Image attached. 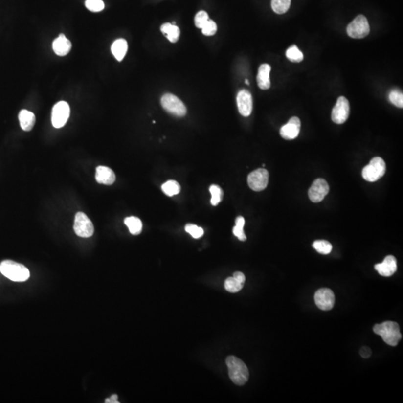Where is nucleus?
Returning a JSON list of instances; mask_svg holds the SVG:
<instances>
[{
  "instance_id": "6ab92c4d",
  "label": "nucleus",
  "mask_w": 403,
  "mask_h": 403,
  "mask_svg": "<svg viewBox=\"0 0 403 403\" xmlns=\"http://www.w3.org/2000/svg\"><path fill=\"white\" fill-rule=\"evenodd\" d=\"M20 124L22 130L29 132L33 129L36 121L35 114L29 111L22 110L19 113Z\"/></svg>"
},
{
  "instance_id": "bb28decb",
  "label": "nucleus",
  "mask_w": 403,
  "mask_h": 403,
  "mask_svg": "<svg viewBox=\"0 0 403 403\" xmlns=\"http://www.w3.org/2000/svg\"><path fill=\"white\" fill-rule=\"evenodd\" d=\"M313 247L319 253L323 254V255H328L333 250V245L329 241H325V240L315 241L313 243Z\"/></svg>"
},
{
  "instance_id": "2f4dec72",
  "label": "nucleus",
  "mask_w": 403,
  "mask_h": 403,
  "mask_svg": "<svg viewBox=\"0 0 403 403\" xmlns=\"http://www.w3.org/2000/svg\"><path fill=\"white\" fill-rule=\"evenodd\" d=\"M185 231L196 239L201 238L204 234L203 228L194 224H187L185 225Z\"/></svg>"
},
{
  "instance_id": "c756f323",
  "label": "nucleus",
  "mask_w": 403,
  "mask_h": 403,
  "mask_svg": "<svg viewBox=\"0 0 403 403\" xmlns=\"http://www.w3.org/2000/svg\"><path fill=\"white\" fill-rule=\"evenodd\" d=\"M85 6L92 12H99L104 9L105 4L103 0H86Z\"/></svg>"
},
{
  "instance_id": "f03ea898",
  "label": "nucleus",
  "mask_w": 403,
  "mask_h": 403,
  "mask_svg": "<svg viewBox=\"0 0 403 403\" xmlns=\"http://www.w3.org/2000/svg\"><path fill=\"white\" fill-rule=\"evenodd\" d=\"M373 332L381 336L387 344L395 347L402 338L400 326L398 323L393 321H385L380 324H376L373 327Z\"/></svg>"
},
{
  "instance_id": "72a5a7b5",
  "label": "nucleus",
  "mask_w": 403,
  "mask_h": 403,
  "mask_svg": "<svg viewBox=\"0 0 403 403\" xmlns=\"http://www.w3.org/2000/svg\"><path fill=\"white\" fill-rule=\"evenodd\" d=\"M208 20H209V17H208L207 12H205V11H199L196 14L195 20H194L196 26L199 28H202L205 24L208 22Z\"/></svg>"
},
{
  "instance_id": "423d86ee",
  "label": "nucleus",
  "mask_w": 403,
  "mask_h": 403,
  "mask_svg": "<svg viewBox=\"0 0 403 403\" xmlns=\"http://www.w3.org/2000/svg\"><path fill=\"white\" fill-rule=\"evenodd\" d=\"M161 103L164 110L177 117H184L187 113L184 103L175 95L166 93L161 97Z\"/></svg>"
},
{
  "instance_id": "9b49d317",
  "label": "nucleus",
  "mask_w": 403,
  "mask_h": 403,
  "mask_svg": "<svg viewBox=\"0 0 403 403\" xmlns=\"http://www.w3.org/2000/svg\"><path fill=\"white\" fill-rule=\"evenodd\" d=\"M315 304L323 311H329L334 307L336 296L329 289H320L315 293Z\"/></svg>"
},
{
  "instance_id": "f704fd0d",
  "label": "nucleus",
  "mask_w": 403,
  "mask_h": 403,
  "mask_svg": "<svg viewBox=\"0 0 403 403\" xmlns=\"http://www.w3.org/2000/svg\"><path fill=\"white\" fill-rule=\"evenodd\" d=\"M360 355L364 358H367L371 356V350L367 347H361L360 350Z\"/></svg>"
},
{
  "instance_id": "e433bc0d",
  "label": "nucleus",
  "mask_w": 403,
  "mask_h": 403,
  "mask_svg": "<svg viewBox=\"0 0 403 403\" xmlns=\"http://www.w3.org/2000/svg\"><path fill=\"white\" fill-rule=\"evenodd\" d=\"M106 403H119L118 397L117 394H113L110 398L106 399Z\"/></svg>"
},
{
  "instance_id": "a878e982",
  "label": "nucleus",
  "mask_w": 403,
  "mask_h": 403,
  "mask_svg": "<svg viewBox=\"0 0 403 403\" xmlns=\"http://www.w3.org/2000/svg\"><path fill=\"white\" fill-rule=\"evenodd\" d=\"M245 225V220L241 216L236 218L235 226L233 228V234L241 241H245L246 236L244 232V226Z\"/></svg>"
},
{
  "instance_id": "f257e3e1",
  "label": "nucleus",
  "mask_w": 403,
  "mask_h": 403,
  "mask_svg": "<svg viewBox=\"0 0 403 403\" xmlns=\"http://www.w3.org/2000/svg\"><path fill=\"white\" fill-rule=\"evenodd\" d=\"M230 379L237 385H244L249 380V370L244 361L235 356H228L225 360Z\"/></svg>"
},
{
  "instance_id": "ddd939ff",
  "label": "nucleus",
  "mask_w": 403,
  "mask_h": 403,
  "mask_svg": "<svg viewBox=\"0 0 403 403\" xmlns=\"http://www.w3.org/2000/svg\"><path fill=\"white\" fill-rule=\"evenodd\" d=\"M238 111L244 117H249L252 112V97L247 90H241L237 95Z\"/></svg>"
},
{
  "instance_id": "cd10ccee",
  "label": "nucleus",
  "mask_w": 403,
  "mask_h": 403,
  "mask_svg": "<svg viewBox=\"0 0 403 403\" xmlns=\"http://www.w3.org/2000/svg\"><path fill=\"white\" fill-rule=\"evenodd\" d=\"M224 287L227 291L230 293H237L243 289L244 284L241 283L235 278L228 277L225 279Z\"/></svg>"
},
{
  "instance_id": "4c0bfd02",
  "label": "nucleus",
  "mask_w": 403,
  "mask_h": 403,
  "mask_svg": "<svg viewBox=\"0 0 403 403\" xmlns=\"http://www.w3.org/2000/svg\"><path fill=\"white\" fill-rule=\"evenodd\" d=\"M245 83H246V85H249V81H248L247 79H246V80H245Z\"/></svg>"
},
{
  "instance_id": "393cba45",
  "label": "nucleus",
  "mask_w": 403,
  "mask_h": 403,
  "mask_svg": "<svg viewBox=\"0 0 403 403\" xmlns=\"http://www.w3.org/2000/svg\"><path fill=\"white\" fill-rule=\"evenodd\" d=\"M286 57L291 62L299 63L303 60V54L298 49L296 45H292L291 46L287 49Z\"/></svg>"
},
{
  "instance_id": "20e7f679",
  "label": "nucleus",
  "mask_w": 403,
  "mask_h": 403,
  "mask_svg": "<svg viewBox=\"0 0 403 403\" xmlns=\"http://www.w3.org/2000/svg\"><path fill=\"white\" fill-rule=\"evenodd\" d=\"M386 164L380 157H375L370 160L368 165L363 168L362 177L366 181L374 182L378 181L384 175Z\"/></svg>"
},
{
  "instance_id": "f3484780",
  "label": "nucleus",
  "mask_w": 403,
  "mask_h": 403,
  "mask_svg": "<svg viewBox=\"0 0 403 403\" xmlns=\"http://www.w3.org/2000/svg\"><path fill=\"white\" fill-rule=\"evenodd\" d=\"M71 47L72 44L63 34L59 35V38H57L52 44L54 52L59 56L67 55L70 51Z\"/></svg>"
},
{
  "instance_id": "4468645a",
  "label": "nucleus",
  "mask_w": 403,
  "mask_h": 403,
  "mask_svg": "<svg viewBox=\"0 0 403 403\" xmlns=\"http://www.w3.org/2000/svg\"><path fill=\"white\" fill-rule=\"evenodd\" d=\"M300 126V120L296 117H291L289 123L281 128V136L285 140H293L299 135Z\"/></svg>"
},
{
  "instance_id": "f8f14e48",
  "label": "nucleus",
  "mask_w": 403,
  "mask_h": 403,
  "mask_svg": "<svg viewBox=\"0 0 403 403\" xmlns=\"http://www.w3.org/2000/svg\"><path fill=\"white\" fill-rule=\"evenodd\" d=\"M329 192V186L327 181L323 179H316L309 191V197L311 201L317 203L321 202Z\"/></svg>"
},
{
  "instance_id": "5701e85b",
  "label": "nucleus",
  "mask_w": 403,
  "mask_h": 403,
  "mask_svg": "<svg viewBox=\"0 0 403 403\" xmlns=\"http://www.w3.org/2000/svg\"><path fill=\"white\" fill-rule=\"evenodd\" d=\"M161 189L166 195L168 196V197H173V196L179 194L180 191H181V187H180V184L177 181H174V180H169L167 182L163 184V185L161 186Z\"/></svg>"
},
{
  "instance_id": "39448f33",
  "label": "nucleus",
  "mask_w": 403,
  "mask_h": 403,
  "mask_svg": "<svg viewBox=\"0 0 403 403\" xmlns=\"http://www.w3.org/2000/svg\"><path fill=\"white\" fill-rule=\"evenodd\" d=\"M370 30L368 21L362 14L358 15L347 28V35L354 39L365 38L370 33Z\"/></svg>"
},
{
  "instance_id": "7ed1b4c3",
  "label": "nucleus",
  "mask_w": 403,
  "mask_h": 403,
  "mask_svg": "<svg viewBox=\"0 0 403 403\" xmlns=\"http://www.w3.org/2000/svg\"><path fill=\"white\" fill-rule=\"evenodd\" d=\"M0 272L4 276L14 282H25L30 276L28 268L11 260L3 261L0 264Z\"/></svg>"
},
{
  "instance_id": "c85d7f7f",
  "label": "nucleus",
  "mask_w": 403,
  "mask_h": 403,
  "mask_svg": "<svg viewBox=\"0 0 403 403\" xmlns=\"http://www.w3.org/2000/svg\"><path fill=\"white\" fill-rule=\"evenodd\" d=\"M209 191L211 194V205L216 206L222 201L224 192H223L222 189L220 188L219 186L216 185V184H212L210 187Z\"/></svg>"
},
{
  "instance_id": "412c9836",
  "label": "nucleus",
  "mask_w": 403,
  "mask_h": 403,
  "mask_svg": "<svg viewBox=\"0 0 403 403\" xmlns=\"http://www.w3.org/2000/svg\"><path fill=\"white\" fill-rule=\"evenodd\" d=\"M161 30L164 35H167V39L172 43H176L179 40L180 35L179 28L173 24H163L161 26Z\"/></svg>"
},
{
  "instance_id": "b1692460",
  "label": "nucleus",
  "mask_w": 403,
  "mask_h": 403,
  "mask_svg": "<svg viewBox=\"0 0 403 403\" xmlns=\"http://www.w3.org/2000/svg\"><path fill=\"white\" fill-rule=\"evenodd\" d=\"M291 0H272L271 6L276 14H282L289 11Z\"/></svg>"
},
{
  "instance_id": "9d476101",
  "label": "nucleus",
  "mask_w": 403,
  "mask_h": 403,
  "mask_svg": "<svg viewBox=\"0 0 403 403\" xmlns=\"http://www.w3.org/2000/svg\"><path fill=\"white\" fill-rule=\"evenodd\" d=\"M269 181V173L265 169L254 170L248 176L247 182L249 188L254 191H262L267 188Z\"/></svg>"
},
{
  "instance_id": "473e14b6",
  "label": "nucleus",
  "mask_w": 403,
  "mask_h": 403,
  "mask_svg": "<svg viewBox=\"0 0 403 403\" xmlns=\"http://www.w3.org/2000/svg\"><path fill=\"white\" fill-rule=\"evenodd\" d=\"M217 29H218L217 24L211 20H208V22L202 28V32L206 36H212L215 35Z\"/></svg>"
},
{
  "instance_id": "0eeeda50",
  "label": "nucleus",
  "mask_w": 403,
  "mask_h": 403,
  "mask_svg": "<svg viewBox=\"0 0 403 403\" xmlns=\"http://www.w3.org/2000/svg\"><path fill=\"white\" fill-rule=\"evenodd\" d=\"M73 229L75 233L81 238H90L94 233L93 223L83 212L76 214Z\"/></svg>"
},
{
  "instance_id": "2eb2a0df",
  "label": "nucleus",
  "mask_w": 403,
  "mask_h": 403,
  "mask_svg": "<svg viewBox=\"0 0 403 403\" xmlns=\"http://www.w3.org/2000/svg\"><path fill=\"white\" fill-rule=\"evenodd\" d=\"M375 269L381 276H391L397 269V259L393 255H387L383 262L375 265Z\"/></svg>"
},
{
  "instance_id": "6e6552de",
  "label": "nucleus",
  "mask_w": 403,
  "mask_h": 403,
  "mask_svg": "<svg viewBox=\"0 0 403 403\" xmlns=\"http://www.w3.org/2000/svg\"><path fill=\"white\" fill-rule=\"evenodd\" d=\"M70 114L69 105L65 101H61L54 106L52 112V126L56 129L63 127Z\"/></svg>"
},
{
  "instance_id": "4be33fe9",
  "label": "nucleus",
  "mask_w": 403,
  "mask_h": 403,
  "mask_svg": "<svg viewBox=\"0 0 403 403\" xmlns=\"http://www.w3.org/2000/svg\"><path fill=\"white\" fill-rule=\"evenodd\" d=\"M125 224L129 228L132 235H137L141 232L143 225L141 221L136 217H129L124 220Z\"/></svg>"
},
{
  "instance_id": "a211bd4d",
  "label": "nucleus",
  "mask_w": 403,
  "mask_h": 403,
  "mask_svg": "<svg viewBox=\"0 0 403 403\" xmlns=\"http://www.w3.org/2000/svg\"><path fill=\"white\" fill-rule=\"evenodd\" d=\"M271 67L268 64H263L258 69L257 82L258 87L262 90H268L270 88V80H269V73Z\"/></svg>"
},
{
  "instance_id": "1a4fd4ad",
  "label": "nucleus",
  "mask_w": 403,
  "mask_h": 403,
  "mask_svg": "<svg viewBox=\"0 0 403 403\" xmlns=\"http://www.w3.org/2000/svg\"><path fill=\"white\" fill-rule=\"evenodd\" d=\"M350 112V106L348 99L344 96H340L333 108L332 120L336 124H343L348 119Z\"/></svg>"
},
{
  "instance_id": "dca6fc26",
  "label": "nucleus",
  "mask_w": 403,
  "mask_h": 403,
  "mask_svg": "<svg viewBox=\"0 0 403 403\" xmlns=\"http://www.w3.org/2000/svg\"><path fill=\"white\" fill-rule=\"evenodd\" d=\"M96 180L99 184L111 185L114 182L116 177L112 169L106 166H99L96 167Z\"/></svg>"
},
{
  "instance_id": "7c9ffc66",
  "label": "nucleus",
  "mask_w": 403,
  "mask_h": 403,
  "mask_svg": "<svg viewBox=\"0 0 403 403\" xmlns=\"http://www.w3.org/2000/svg\"><path fill=\"white\" fill-rule=\"evenodd\" d=\"M390 102L398 108L403 107V94L400 90H394L389 93Z\"/></svg>"
},
{
  "instance_id": "c9c22d12",
  "label": "nucleus",
  "mask_w": 403,
  "mask_h": 403,
  "mask_svg": "<svg viewBox=\"0 0 403 403\" xmlns=\"http://www.w3.org/2000/svg\"><path fill=\"white\" fill-rule=\"evenodd\" d=\"M233 277L235 278L237 280L239 281L241 283L244 284L245 283V280H246V277L244 276V273L241 272H235L234 273Z\"/></svg>"
},
{
  "instance_id": "aec40b11",
  "label": "nucleus",
  "mask_w": 403,
  "mask_h": 403,
  "mask_svg": "<svg viewBox=\"0 0 403 403\" xmlns=\"http://www.w3.org/2000/svg\"><path fill=\"white\" fill-rule=\"evenodd\" d=\"M128 50L127 41L124 39H117L113 43L112 46V52L114 55L115 59L121 62L124 59Z\"/></svg>"
}]
</instances>
